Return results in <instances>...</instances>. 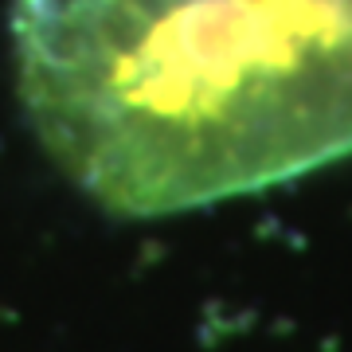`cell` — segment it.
Returning a JSON list of instances; mask_svg holds the SVG:
<instances>
[{
    "mask_svg": "<svg viewBox=\"0 0 352 352\" xmlns=\"http://www.w3.org/2000/svg\"><path fill=\"white\" fill-rule=\"evenodd\" d=\"M39 145L145 219L352 157V0H12Z\"/></svg>",
    "mask_w": 352,
    "mask_h": 352,
    "instance_id": "6da1fadb",
    "label": "cell"
}]
</instances>
